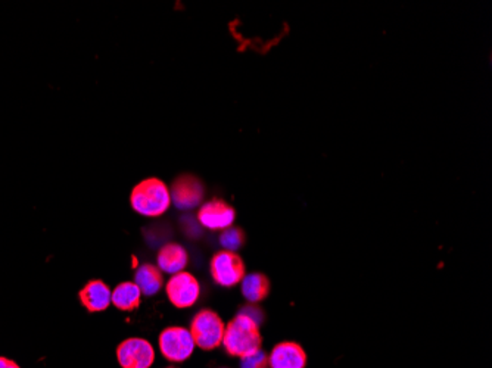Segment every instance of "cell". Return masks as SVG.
I'll return each mask as SVG.
<instances>
[{
    "mask_svg": "<svg viewBox=\"0 0 492 368\" xmlns=\"http://www.w3.org/2000/svg\"><path fill=\"white\" fill-rule=\"evenodd\" d=\"M210 273L217 285L230 289L244 280L246 276V269H245L244 260L240 258L239 253L223 249L211 258Z\"/></svg>",
    "mask_w": 492,
    "mask_h": 368,
    "instance_id": "4",
    "label": "cell"
},
{
    "mask_svg": "<svg viewBox=\"0 0 492 368\" xmlns=\"http://www.w3.org/2000/svg\"><path fill=\"white\" fill-rule=\"evenodd\" d=\"M306 352L297 342H281L269 355L270 368H306Z\"/></svg>",
    "mask_w": 492,
    "mask_h": 368,
    "instance_id": "10",
    "label": "cell"
},
{
    "mask_svg": "<svg viewBox=\"0 0 492 368\" xmlns=\"http://www.w3.org/2000/svg\"><path fill=\"white\" fill-rule=\"evenodd\" d=\"M142 301V292L136 283L125 282L112 290L111 304L120 311H134L139 308Z\"/></svg>",
    "mask_w": 492,
    "mask_h": 368,
    "instance_id": "15",
    "label": "cell"
},
{
    "mask_svg": "<svg viewBox=\"0 0 492 368\" xmlns=\"http://www.w3.org/2000/svg\"><path fill=\"white\" fill-rule=\"evenodd\" d=\"M166 292L168 301L176 308L185 310V308H191L198 303L201 285L194 274L180 271V273L173 274L170 280L167 282Z\"/></svg>",
    "mask_w": 492,
    "mask_h": 368,
    "instance_id": "6",
    "label": "cell"
},
{
    "mask_svg": "<svg viewBox=\"0 0 492 368\" xmlns=\"http://www.w3.org/2000/svg\"><path fill=\"white\" fill-rule=\"evenodd\" d=\"M224 329L226 324L221 317L215 311L207 308L194 315L189 331L194 338V347H201L203 351H214L221 347Z\"/></svg>",
    "mask_w": 492,
    "mask_h": 368,
    "instance_id": "3",
    "label": "cell"
},
{
    "mask_svg": "<svg viewBox=\"0 0 492 368\" xmlns=\"http://www.w3.org/2000/svg\"><path fill=\"white\" fill-rule=\"evenodd\" d=\"M240 368H270L269 355L263 349L240 358Z\"/></svg>",
    "mask_w": 492,
    "mask_h": 368,
    "instance_id": "17",
    "label": "cell"
},
{
    "mask_svg": "<svg viewBox=\"0 0 492 368\" xmlns=\"http://www.w3.org/2000/svg\"><path fill=\"white\" fill-rule=\"evenodd\" d=\"M171 202L176 208L187 211L198 207L205 196L203 180L194 174H182L173 182L170 191Z\"/></svg>",
    "mask_w": 492,
    "mask_h": 368,
    "instance_id": "8",
    "label": "cell"
},
{
    "mask_svg": "<svg viewBox=\"0 0 492 368\" xmlns=\"http://www.w3.org/2000/svg\"><path fill=\"white\" fill-rule=\"evenodd\" d=\"M199 223L208 230H226L232 227L236 219L235 208L223 199H211L203 203L198 211Z\"/></svg>",
    "mask_w": 492,
    "mask_h": 368,
    "instance_id": "9",
    "label": "cell"
},
{
    "mask_svg": "<svg viewBox=\"0 0 492 368\" xmlns=\"http://www.w3.org/2000/svg\"><path fill=\"white\" fill-rule=\"evenodd\" d=\"M221 345L229 355L236 358H244L260 351L263 347L260 324L248 314L239 312L235 319L226 324Z\"/></svg>",
    "mask_w": 492,
    "mask_h": 368,
    "instance_id": "1",
    "label": "cell"
},
{
    "mask_svg": "<svg viewBox=\"0 0 492 368\" xmlns=\"http://www.w3.org/2000/svg\"><path fill=\"white\" fill-rule=\"evenodd\" d=\"M240 283H242V295L248 303H263L272 290L269 278L263 273L246 274Z\"/></svg>",
    "mask_w": 492,
    "mask_h": 368,
    "instance_id": "14",
    "label": "cell"
},
{
    "mask_svg": "<svg viewBox=\"0 0 492 368\" xmlns=\"http://www.w3.org/2000/svg\"><path fill=\"white\" fill-rule=\"evenodd\" d=\"M117 360L121 368H151L155 363V349L146 339L129 338L117 347Z\"/></svg>",
    "mask_w": 492,
    "mask_h": 368,
    "instance_id": "7",
    "label": "cell"
},
{
    "mask_svg": "<svg viewBox=\"0 0 492 368\" xmlns=\"http://www.w3.org/2000/svg\"><path fill=\"white\" fill-rule=\"evenodd\" d=\"M158 345L162 356L171 363L189 360L194 351V338L185 327H167L158 338Z\"/></svg>",
    "mask_w": 492,
    "mask_h": 368,
    "instance_id": "5",
    "label": "cell"
},
{
    "mask_svg": "<svg viewBox=\"0 0 492 368\" xmlns=\"http://www.w3.org/2000/svg\"><path fill=\"white\" fill-rule=\"evenodd\" d=\"M130 205L143 217L164 216L171 205L170 189L160 178H145L133 187Z\"/></svg>",
    "mask_w": 492,
    "mask_h": 368,
    "instance_id": "2",
    "label": "cell"
},
{
    "mask_svg": "<svg viewBox=\"0 0 492 368\" xmlns=\"http://www.w3.org/2000/svg\"><path fill=\"white\" fill-rule=\"evenodd\" d=\"M168 368H173V367H168Z\"/></svg>",
    "mask_w": 492,
    "mask_h": 368,
    "instance_id": "19",
    "label": "cell"
},
{
    "mask_svg": "<svg viewBox=\"0 0 492 368\" xmlns=\"http://www.w3.org/2000/svg\"><path fill=\"white\" fill-rule=\"evenodd\" d=\"M158 269L161 270L162 273L177 274L186 269L189 262V255L186 249L183 248L182 244H164L157 255Z\"/></svg>",
    "mask_w": 492,
    "mask_h": 368,
    "instance_id": "12",
    "label": "cell"
},
{
    "mask_svg": "<svg viewBox=\"0 0 492 368\" xmlns=\"http://www.w3.org/2000/svg\"><path fill=\"white\" fill-rule=\"evenodd\" d=\"M134 283L146 296H153L164 287V278L158 265L142 264L137 267Z\"/></svg>",
    "mask_w": 492,
    "mask_h": 368,
    "instance_id": "13",
    "label": "cell"
},
{
    "mask_svg": "<svg viewBox=\"0 0 492 368\" xmlns=\"http://www.w3.org/2000/svg\"><path fill=\"white\" fill-rule=\"evenodd\" d=\"M0 368H22L15 361L9 360L6 356H0Z\"/></svg>",
    "mask_w": 492,
    "mask_h": 368,
    "instance_id": "18",
    "label": "cell"
},
{
    "mask_svg": "<svg viewBox=\"0 0 492 368\" xmlns=\"http://www.w3.org/2000/svg\"><path fill=\"white\" fill-rule=\"evenodd\" d=\"M112 290L102 280H91L79 292L80 304L89 312H102L111 305Z\"/></svg>",
    "mask_w": 492,
    "mask_h": 368,
    "instance_id": "11",
    "label": "cell"
},
{
    "mask_svg": "<svg viewBox=\"0 0 492 368\" xmlns=\"http://www.w3.org/2000/svg\"><path fill=\"white\" fill-rule=\"evenodd\" d=\"M246 242V235L240 227H229L220 235V244L223 246L224 251H232L237 252Z\"/></svg>",
    "mask_w": 492,
    "mask_h": 368,
    "instance_id": "16",
    "label": "cell"
}]
</instances>
